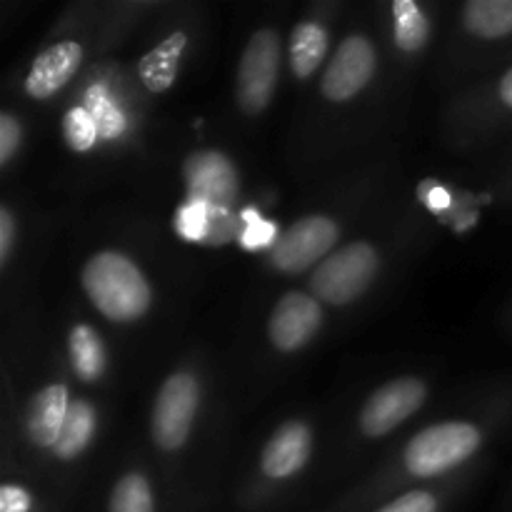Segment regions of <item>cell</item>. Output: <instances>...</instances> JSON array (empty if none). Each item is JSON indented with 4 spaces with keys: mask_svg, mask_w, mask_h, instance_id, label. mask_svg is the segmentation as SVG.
I'll return each instance as SVG.
<instances>
[{
    "mask_svg": "<svg viewBox=\"0 0 512 512\" xmlns=\"http://www.w3.org/2000/svg\"><path fill=\"white\" fill-rule=\"evenodd\" d=\"M198 410V383L193 375L178 373L165 380L153 408V438L163 450H175L188 440Z\"/></svg>",
    "mask_w": 512,
    "mask_h": 512,
    "instance_id": "8992f818",
    "label": "cell"
},
{
    "mask_svg": "<svg viewBox=\"0 0 512 512\" xmlns=\"http://www.w3.org/2000/svg\"><path fill=\"white\" fill-rule=\"evenodd\" d=\"M95 430V410L85 400H70L68 418H65L63 430H60L58 445H55V455L63 460L75 458L88 448L90 438Z\"/></svg>",
    "mask_w": 512,
    "mask_h": 512,
    "instance_id": "e0dca14e",
    "label": "cell"
},
{
    "mask_svg": "<svg viewBox=\"0 0 512 512\" xmlns=\"http://www.w3.org/2000/svg\"><path fill=\"white\" fill-rule=\"evenodd\" d=\"M30 495L15 485H3L0 490V512H28Z\"/></svg>",
    "mask_w": 512,
    "mask_h": 512,
    "instance_id": "4316f807",
    "label": "cell"
},
{
    "mask_svg": "<svg viewBox=\"0 0 512 512\" xmlns=\"http://www.w3.org/2000/svg\"><path fill=\"white\" fill-rule=\"evenodd\" d=\"M425 385L415 378H400L393 383L383 385L378 393L365 405L360 415V428L370 438L388 435L390 430L398 428L403 420H408L415 410L423 405Z\"/></svg>",
    "mask_w": 512,
    "mask_h": 512,
    "instance_id": "ba28073f",
    "label": "cell"
},
{
    "mask_svg": "<svg viewBox=\"0 0 512 512\" xmlns=\"http://www.w3.org/2000/svg\"><path fill=\"white\" fill-rule=\"evenodd\" d=\"M70 360L80 380L93 383L105 370V348L100 335L90 325H75L70 333Z\"/></svg>",
    "mask_w": 512,
    "mask_h": 512,
    "instance_id": "ac0fdd59",
    "label": "cell"
},
{
    "mask_svg": "<svg viewBox=\"0 0 512 512\" xmlns=\"http://www.w3.org/2000/svg\"><path fill=\"white\" fill-rule=\"evenodd\" d=\"M375 70V50L360 35L345 40L338 48L335 58L330 60L323 75V93L335 103L350 100L368 85Z\"/></svg>",
    "mask_w": 512,
    "mask_h": 512,
    "instance_id": "9c48e42d",
    "label": "cell"
},
{
    "mask_svg": "<svg viewBox=\"0 0 512 512\" xmlns=\"http://www.w3.org/2000/svg\"><path fill=\"white\" fill-rule=\"evenodd\" d=\"M328 50V33L318 23H300L290 38V65L298 78H310Z\"/></svg>",
    "mask_w": 512,
    "mask_h": 512,
    "instance_id": "2e32d148",
    "label": "cell"
},
{
    "mask_svg": "<svg viewBox=\"0 0 512 512\" xmlns=\"http://www.w3.org/2000/svg\"><path fill=\"white\" fill-rule=\"evenodd\" d=\"M110 512H155L153 490L143 475H125L110 495Z\"/></svg>",
    "mask_w": 512,
    "mask_h": 512,
    "instance_id": "ffe728a7",
    "label": "cell"
},
{
    "mask_svg": "<svg viewBox=\"0 0 512 512\" xmlns=\"http://www.w3.org/2000/svg\"><path fill=\"white\" fill-rule=\"evenodd\" d=\"M500 98L505 100V105L512 108V70H508V75H505L503 83H500Z\"/></svg>",
    "mask_w": 512,
    "mask_h": 512,
    "instance_id": "f546056e",
    "label": "cell"
},
{
    "mask_svg": "<svg viewBox=\"0 0 512 512\" xmlns=\"http://www.w3.org/2000/svg\"><path fill=\"white\" fill-rule=\"evenodd\" d=\"M310 455V430L303 423H285L263 453V473L273 480L298 473Z\"/></svg>",
    "mask_w": 512,
    "mask_h": 512,
    "instance_id": "7c38bea8",
    "label": "cell"
},
{
    "mask_svg": "<svg viewBox=\"0 0 512 512\" xmlns=\"http://www.w3.org/2000/svg\"><path fill=\"white\" fill-rule=\"evenodd\" d=\"M85 110L93 115L95 125H98V133L105 135V138H115V135L123 130V115H120L118 108L105 98V93L100 88L90 90Z\"/></svg>",
    "mask_w": 512,
    "mask_h": 512,
    "instance_id": "603a6c76",
    "label": "cell"
},
{
    "mask_svg": "<svg viewBox=\"0 0 512 512\" xmlns=\"http://www.w3.org/2000/svg\"><path fill=\"white\" fill-rule=\"evenodd\" d=\"M323 323L318 300L303 293H288L278 300L270 318V340L280 350H298L313 338Z\"/></svg>",
    "mask_w": 512,
    "mask_h": 512,
    "instance_id": "30bf717a",
    "label": "cell"
},
{
    "mask_svg": "<svg viewBox=\"0 0 512 512\" xmlns=\"http://www.w3.org/2000/svg\"><path fill=\"white\" fill-rule=\"evenodd\" d=\"M80 60H83V48L75 40H60V43L43 50L35 58L28 80H25V90H28L30 98L45 100L58 93L73 78Z\"/></svg>",
    "mask_w": 512,
    "mask_h": 512,
    "instance_id": "8fae6325",
    "label": "cell"
},
{
    "mask_svg": "<svg viewBox=\"0 0 512 512\" xmlns=\"http://www.w3.org/2000/svg\"><path fill=\"white\" fill-rule=\"evenodd\" d=\"M20 145V125L13 115H0V163H8Z\"/></svg>",
    "mask_w": 512,
    "mask_h": 512,
    "instance_id": "484cf974",
    "label": "cell"
},
{
    "mask_svg": "<svg viewBox=\"0 0 512 512\" xmlns=\"http://www.w3.org/2000/svg\"><path fill=\"white\" fill-rule=\"evenodd\" d=\"M175 230L190 243H205L210 233V208L200 200H185L175 213Z\"/></svg>",
    "mask_w": 512,
    "mask_h": 512,
    "instance_id": "44dd1931",
    "label": "cell"
},
{
    "mask_svg": "<svg viewBox=\"0 0 512 512\" xmlns=\"http://www.w3.org/2000/svg\"><path fill=\"white\" fill-rule=\"evenodd\" d=\"M83 288L95 308L110 320L140 318L150 308V285L133 260L120 253H100L83 270Z\"/></svg>",
    "mask_w": 512,
    "mask_h": 512,
    "instance_id": "6da1fadb",
    "label": "cell"
},
{
    "mask_svg": "<svg viewBox=\"0 0 512 512\" xmlns=\"http://www.w3.org/2000/svg\"><path fill=\"white\" fill-rule=\"evenodd\" d=\"M280 43L273 30H260L245 48L238 68V103L245 113L268 108L278 80Z\"/></svg>",
    "mask_w": 512,
    "mask_h": 512,
    "instance_id": "277c9868",
    "label": "cell"
},
{
    "mask_svg": "<svg viewBox=\"0 0 512 512\" xmlns=\"http://www.w3.org/2000/svg\"><path fill=\"white\" fill-rule=\"evenodd\" d=\"M65 140L73 150H90L98 138V125L85 108H73L63 120Z\"/></svg>",
    "mask_w": 512,
    "mask_h": 512,
    "instance_id": "7402d4cb",
    "label": "cell"
},
{
    "mask_svg": "<svg viewBox=\"0 0 512 512\" xmlns=\"http://www.w3.org/2000/svg\"><path fill=\"white\" fill-rule=\"evenodd\" d=\"M185 45H188L185 33H173L168 40H163L158 48H153L140 60L138 73L150 93H163V90H168L173 85Z\"/></svg>",
    "mask_w": 512,
    "mask_h": 512,
    "instance_id": "5bb4252c",
    "label": "cell"
},
{
    "mask_svg": "<svg viewBox=\"0 0 512 512\" xmlns=\"http://www.w3.org/2000/svg\"><path fill=\"white\" fill-rule=\"evenodd\" d=\"M463 23L480 38H503L512 33V0H470Z\"/></svg>",
    "mask_w": 512,
    "mask_h": 512,
    "instance_id": "9a60e30c",
    "label": "cell"
},
{
    "mask_svg": "<svg viewBox=\"0 0 512 512\" xmlns=\"http://www.w3.org/2000/svg\"><path fill=\"white\" fill-rule=\"evenodd\" d=\"M480 433L468 423H443L410 440L405 465L415 478H435L463 463L478 450Z\"/></svg>",
    "mask_w": 512,
    "mask_h": 512,
    "instance_id": "7a4b0ae2",
    "label": "cell"
},
{
    "mask_svg": "<svg viewBox=\"0 0 512 512\" xmlns=\"http://www.w3.org/2000/svg\"><path fill=\"white\" fill-rule=\"evenodd\" d=\"M188 198L200 200L210 213H233L238 200V173L228 155L218 150H200L193 153L183 165Z\"/></svg>",
    "mask_w": 512,
    "mask_h": 512,
    "instance_id": "5b68a950",
    "label": "cell"
},
{
    "mask_svg": "<svg viewBox=\"0 0 512 512\" xmlns=\"http://www.w3.org/2000/svg\"><path fill=\"white\" fill-rule=\"evenodd\" d=\"M335 243H338V225L323 215H310L280 235L278 243L273 245L270 260L275 268L285 273H300L310 268L315 260L325 258Z\"/></svg>",
    "mask_w": 512,
    "mask_h": 512,
    "instance_id": "52a82bcc",
    "label": "cell"
},
{
    "mask_svg": "<svg viewBox=\"0 0 512 512\" xmlns=\"http://www.w3.org/2000/svg\"><path fill=\"white\" fill-rule=\"evenodd\" d=\"M395 13V43L408 53L423 48L428 43L430 25L425 18L423 10L413 3V0H395L393 3Z\"/></svg>",
    "mask_w": 512,
    "mask_h": 512,
    "instance_id": "d6986e66",
    "label": "cell"
},
{
    "mask_svg": "<svg viewBox=\"0 0 512 512\" xmlns=\"http://www.w3.org/2000/svg\"><path fill=\"white\" fill-rule=\"evenodd\" d=\"M13 215H10V210H0V263H5L8 260V253H10V245H13Z\"/></svg>",
    "mask_w": 512,
    "mask_h": 512,
    "instance_id": "f1b7e54d",
    "label": "cell"
},
{
    "mask_svg": "<svg viewBox=\"0 0 512 512\" xmlns=\"http://www.w3.org/2000/svg\"><path fill=\"white\" fill-rule=\"evenodd\" d=\"M68 408L70 400L65 385H50L43 393L35 395L28 413L30 440L40 448H55L65 418H68Z\"/></svg>",
    "mask_w": 512,
    "mask_h": 512,
    "instance_id": "4fadbf2b",
    "label": "cell"
},
{
    "mask_svg": "<svg viewBox=\"0 0 512 512\" xmlns=\"http://www.w3.org/2000/svg\"><path fill=\"white\" fill-rule=\"evenodd\" d=\"M375 273H378V253L368 243H353L320 263L310 280V288L325 303L345 305L368 290Z\"/></svg>",
    "mask_w": 512,
    "mask_h": 512,
    "instance_id": "3957f363",
    "label": "cell"
},
{
    "mask_svg": "<svg viewBox=\"0 0 512 512\" xmlns=\"http://www.w3.org/2000/svg\"><path fill=\"white\" fill-rule=\"evenodd\" d=\"M418 195L430 210H435V213H440V210H445L450 205V193L445 188H440L435 180H425V183L420 185Z\"/></svg>",
    "mask_w": 512,
    "mask_h": 512,
    "instance_id": "83f0119b",
    "label": "cell"
},
{
    "mask_svg": "<svg viewBox=\"0 0 512 512\" xmlns=\"http://www.w3.org/2000/svg\"><path fill=\"white\" fill-rule=\"evenodd\" d=\"M240 218L245 220V230L243 235H240V243H243L248 250H258V248H265V245L278 243V238H275V235H278V228H275L270 220L260 218L255 210H243Z\"/></svg>",
    "mask_w": 512,
    "mask_h": 512,
    "instance_id": "cb8c5ba5",
    "label": "cell"
},
{
    "mask_svg": "<svg viewBox=\"0 0 512 512\" xmlns=\"http://www.w3.org/2000/svg\"><path fill=\"white\" fill-rule=\"evenodd\" d=\"M378 512H438V500L433 493H425V490H415V493L403 495V498L393 500L385 508Z\"/></svg>",
    "mask_w": 512,
    "mask_h": 512,
    "instance_id": "d4e9b609",
    "label": "cell"
}]
</instances>
